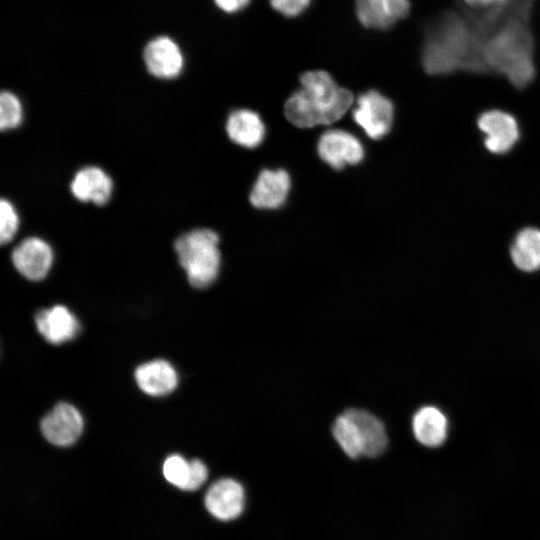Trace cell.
I'll return each instance as SVG.
<instances>
[{"label": "cell", "instance_id": "cell-7", "mask_svg": "<svg viewBox=\"0 0 540 540\" xmlns=\"http://www.w3.org/2000/svg\"><path fill=\"white\" fill-rule=\"evenodd\" d=\"M317 151L321 160L335 170H341L346 165L359 164L365 155L359 139L340 129L323 133L319 138Z\"/></svg>", "mask_w": 540, "mask_h": 540}, {"label": "cell", "instance_id": "cell-25", "mask_svg": "<svg viewBox=\"0 0 540 540\" xmlns=\"http://www.w3.org/2000/svg\"><path fill=\"white\" fill-rule=\"evenodd\" d=\"M0 219V241L1 244H6L14 238L18 230L19 218L12 203L4 198L0 202Z\"/></svg>", "mask_w": 540, "mask_h": 540}, {"label": "cell", "instance_id": "cell-18", "mask_svg": "<svg viewBox=\"0 0 540 540\" xmlns=\"http://www.w3.org/2000/svg\"><path fill=\"white\" fill-rule=\"evenodd\" d=\"M225 128L232 142L248 149L258 147L266 134L265 124L260 115L250 109L232 111Z\"/></svg>", "mask_w": 540, "mask_h": 540}, {"label": "cell", "instance_id": "cell-2", "mask_svg": "<svg viewBox=\"0 0 540 540\" xmlns=\"http://www.w3.org/2000/svg\"><path fill=\"white\" fill-rule=\"evenodd\" d=\"M535 0H524L485 34L483 58L487 73L505 77L517 89L536 76L535 39L530 20Z\"/></svg>", "mask_w": 540, "mask_h": 540}, {"label": "cell", "instance_id": "cell-27", "mask_svg": "<svg viewBox=\"0 0 540 540\" xmlns=\"http://www.w3.org/2000/svg\"><path fill=\"white\" fill-rule=\"evenodd\" d=\"M310 2L311 0H270L272 8L286 17H295L301 14Z\"/></svg>", "mask_w": 540, "mask_h": 540}, {"label": "cell", "instance_id": "cell-5", "mask_svg": "<svg viewBox=\"0 0 540 540\" xmlns=\"http://www.w3.org/2000/svg\"><path fill=\"white\" fill-rule=\"evenodd\" d=\"M394 107L390 99L376 90L361 94L353 110V119L365 134L379 140L386 136L392 127Z\"/></svg>", "mask_w": 540, "mask_h": 540}, {"label": "cell", "instance_id": "cell-24", "mask_svg": "<svg viewBox=\"0 0 540 540\" xmlns=\"http://www.w3.org/2000/svg\"><path fill=\"white\" fill-rule=\"evenodd\" d=\"M189 470V462L178 454L170 455L163 464V474L166 480L181 490H185Z\"/></svg>", "mask_w": 540, "mask_h": 540}, {"label": "cell", "instance_id": "cell-4", "mask_svg": "<svg viewBox=\"0 0 540 540\" xmlns=\"http://www.w3.org/2000/svg\"><path fill=\"white\" fill-rule=\"evenodd\" d=\"M218 244V234L208 228L191 230L176 239L175 252L191 286L203 289L216 280L221 265Z\"/></svg>", "mask_w": 540, "mask_h": 540}, {"label": "cell", "instance_id": "cell-16", "mask_svg": "<svg viewBox=\"0 0 540 540\" xmlns=\"http://www.w3.org/2000/svg\"><path fill=\"white\" fill-rule=\"evenodd\" d=\"M70 190L77 200L101 206L112 196L113 181L101 168L87 166L76 172Z\"/></svg>", "mask_w": 540, "mask_h": 540}, {"label": "cell", "instance_id": "cell-17", "mask_svg": "<svg viewBox=\"0 0 540 540\" xmlns=\"http://www.w3.org/2000/svg\"><path fill=\"white\" fill-rule=\"evenodd\" d=\"M138 387L150 396H165L175 390L177 372L166 360L156 359L141 364L135 370Z\"/></svg>", "mask_w": 540, "mask_h": 540}, {"label": "cell", "instance_id": "cell-13", "mask_svg": "<svg viewBox=\"0 0 540 540\" xmlns=\"http://www.w3.org/2000/svg\"><path fill=\"white\" fill-rule=\"evenodd\" d=\"M409 0H355L359 22L367 27L386 30L410 12Z\"/></svg>", "mask_w": 540, "mask_h": 540}, {"label": "cell", "instance_id": "cell-14", "mask_svg": "<svg viewBox=\"0 0 540 540\" xmlns=\"http://www.w3.org/2000/svg\"><path fill=\"white\" fill-rule=\"evenodd\" d=\"M35 324L44 339L55 345L74 339L80 331L79 321L63 305L39 310L35 315Z\"/></svg>", "mask_w": 540, "mask_h": 540}, {"label": "cell", "instance_id": "cell-12", "mask_svg": "<svg viewBox=\"0 0 540 540\" xmlns=\"http://www.w3.org/2000/svg\"><path fill=\"white\" fill-rule=\"evenodd\" d=\"M291 188L289 173L284 169L262 170L250 192V202L258 209H278L285 204Z\"/></svg>", "mask_w": 540, "mask_h": 540}, {"label": "cell", "instance_id": "cell-11", "mask_svg": "<svg viewBox=\"0 0 540 540\" xmlns=\"http://www.w3.org/2000/svg\"><path fill=\"white\" fill-rule=\"evenodd\" d=\"M144 62L155 77L171 79L177 77L184 65V58L179 46L167 36L151 40L144 49Z\"/></svg>", "mask_w": 540, "mask_h": 540}, {"label": "cell", "instance_id": "cell-20", "mask_svg": "<svg viewBox=\"0 0 540 540\" xmlns=\"http://www.w3.org/2000/svg\"><path fill=\"white\" fill-rule=\"evenodd\" d=\"M346 412L359 427L363 442V456L381 455L388 445V437L382 421L366 410L351 408Z\"/></svg>", "mask_w": 540, "mask_h": 540}, {"label": "cell", "instance_id": "cell-28", "mask_svg": "<svg viewBox=\"0 0 540 540\" xmlns=\"http://www.w3.org/2000/svg\"><path fill=\"white\" fill-rule=\"evenodd\" d=\"M214 2L222 11L235 13L245 8L250 0H214Z\"/></svg>", "mask_w": 540, "mask_h": 540}, {"label": "cell", "instance_id": "cell-6", "mask_svg": "<svg viewBox=\"0 0 540 540\" xmlns=\"http://www.w3.org/2000/svg\"><path fill=\"white\" fill-rule=\"evenodd\" d=\"M477 126L484 135L485 148L492 154L508 153L520 138L518 122L511 114L502 110L483 112L478 117Z\"/></svg>", "mask_w": 540, "mask_h": 540}, {"label": "cell", "instance_id": "cell-15", "mask_svg": "<svg viewBox=\"0 0 540 540\" xmlns=\"http://www.w3.org/2000/svg\"><path fill=\"white\" fill-rule=\"evenodd\" d=\"M524 0H456L457 10L484 35Z\"/></svg>", "mask_w": 540, "mask_h": 540}, {"label": "cell", "instance_id": "cell-10", "mask_svg": "<svg viewBox=\"0 0 540 540\" xmlns=\"http://www.w3.org/2000/svg\"><path fill=\"white\" fill-rule=\"evenodd\" d=\"M11 259L21 275L39 281L46 277L52 266L53 251L43 239L28 237L13 249Z\"/></svg>", "mask_w": 540, "mask_h": 540}, {"label": "cell", "instance_id": "cell-26", "mask_svg": "<svg viewBox=\"0 0 540 540\" xmlns=\"http://www.w3.org/2000/svg\"><path fill=\"white\" fill-rule=\"evenodd\" d=\"M189 465V477L185 491H195L206 482L208 477V469L206 465L198 459L191 460Z\"/></svg>", "mask_w": 540, "mask_h": 540}, {"label": "cell", "instance_id": "cell-8", "mask_svg": "<svg viewBox=\"0 0 540 540\" xmlns=\"http://www.w3.org/2000/svg\"><path fill=\"white\" fill-rule=\"evenodd\" d=\"M83 418L72 404L55 405L42 419L41 431L47 441L56 446H69L81 435Z\"/></svg>", "mask_w": 540, "mask_h": 540}, {"label": "cell", "instance_id": "cell-1", "mask_svg": "<svg viewBox=\"0 0 540 540\" xmlns=\"http://www.w3.org/2000/svg\"><path fill=\"white\" fill-rule=\"evenodd\" d=\"M484 41L485 35L457 9L443 11L426 26L422 66L430 75L487 73Z\"/></svg>", "mask_w": 540, "mask_h": 540}, {"label": "cell", "instance_id": "cell-23", "mask_svg": "<svg viewBox=\"0 0 540 540\" xmlns=\"http://www.w3.org/2000/svg\"><path fill=\"white\" fill-rule=\"evenodd\" d=\"M23 119V109L19 98L10 91L0 95V128L2 131L18 127Z\"/></svg>", "mask_w": 540, "mask_h": 540}, {"label": "cell", "instance_id": "cell-21", "mask_svg": "<svg viewBox=\"0 0 540 540\" xmlns=\"http://www.w3.org/2000/svg\"><path fill=\"white\" fill-rule=\"evenodd\" d=\"M510 255L517 268L525 272L540 269V229L527 227L514 237Z\"/></svg>", "mask_w": 540, "mask_h": 540}, {"label": "cell", "instance_id": "cell-3", "mask_svg": "<svg viewBox=\"0 0 540 540\" xmlns=\"http://www.w3.org/2000/svg\"><path fill=\"white\" fill-rule=\"evenodd\" d=\"M300 83L284 106L288 121L299 128L334 123L353 103L352 93L340 87L326 71L305 72Z\"/></svg>", "mask_w": 540, "mask_h": 540}, {"label": "cell", "instance_id": "cell-9", "mask_svg": "<svg viewBox=\"0 0 540 540\" xmlns=\"http://www.w3.org/2000/svg\"><path fill=\"white\" fill-rule=\"evenodd\" d=\"M245 490L240 482L222 478L208 488L204 503L208 512L220 521L238 518L245 509Z\"/></svg>", "mask_w": 540, "mask_h": 540}, {"label": "cell", "instance_id": "cell-22", "mask_svg": "<svg viewBox=\"0 0 540 540\" xmlns=\"http://www.w3.org/2000/svg\"><path fill=\"white\" fill-rule=\"evenodd\" d=\"M332 434L348 457L358 458L363 455V442L359 427L346 411L335 419Z\"/></svg>", "mask_w": 540, "mask_h": 540}, {"label": "cell", "instance_id": "cell-19", "mask_svg": "<svg viewBox=\"0 0 540 540\" xmlns=\"http://www.w3.org/2000/svg\"><path fill=\"white\" fill-rule=\"evenodd\" d=\"M412 430L416 440L427 447L444 443L448 432L446 416L434 406H424L413 416Z\"/></svg>", "mask_w": 540, "mask_h": 540}]
</instances>
